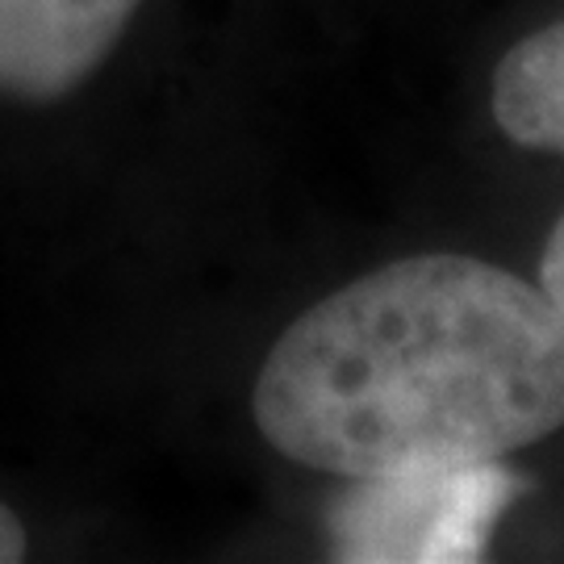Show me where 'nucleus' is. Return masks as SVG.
Here are the masks:
<instances>
[{
  "instance_id": "4",
  "label": "nucleus",
  "mask_w": 564,
  "mask_h": 564,
  "mask_svg": "<svg viewBox=\"0 0 564 564\" xmlns=\"http://www.w3.org/2000/svg\"><path fill=\"white\" fill-rule=\"evenodd\" d=\"M494 121L519 147L564 155V18L510 46L498 63Z\"/></svg>"
},
{
  "instance_id": "1",
  "label": "nucleus",
  "mask_w": 564,
  "mask_h": 564,
  "mask_svg": "<svg viewBox=\"0 0 564 564\" xmlns=\"http://www.w3.org/2000/svg\"><path fill=\"white\" fill-rule=\"evenodd\" d=\"M251 414L281 456L347 481L502 460L564 426V314L498 263L393 260L289 323Z\"/></svg>"
},
{
  "instance_id": "6",
  "label": "nucleus",
  "mask_w": 564,
  "mask_h": 564,
  "mask_svg": "<svg viewBox=\"0 0 564 564\" xmlns=\"http://www.w3.org/2000/svg\"><path fill=\"white\" fill-rule=\"evenodd\" d=\"M30 552V540H25V527H21L18 510L0 502V564H13Z\"/></svg>"
},
{
  "instance_id": "5",
  "label": "nucleus",
  "mask_w": 564,
  "mask_h": 564,
  "mask_svg": "<svg viewBox=\"0 0 564 564\" xmlns=\"http://www.w3.org/2000/svg\"><path fill=\"white\" fill-rule=\"evenodd\" d=\"M540 289L556 302V310L564 314V214L556 218L552 235L544 242V260H540Z\"/></svg>"
},
{
  "instance_id": "3",
  "label": "nucleus",
  "mask_w": 564,
  "mask_h": 564,
  "mask_svg": "<svg viewBox=\"0 0 564 564\" xmlns=\"http://www.w3.org/2000/svg\"><path fill=\"white\" fill-rule=\"evenodd\" d=\"M142 0H0V101L55 105L118 51Z\"/></svg>"
},
{
  "instance_id": "2",
  "label": "nucleus",
  "mask_w": 564,
  "mask_h": 564,
  "mask_svg": "<svg viewBox=\"0 0 564 564\" xmlns=\"http://www.w3.org/2000/svg\"><path fill=\"white\" fill-rule=\"evenodd\" d=\"M523 477L498 460L410 477H364L335 502L326 531L335 561H481L502 510L523 498Z\"/></svg>"
}]
</instances>
